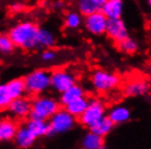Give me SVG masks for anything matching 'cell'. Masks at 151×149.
<instances>
[{
	"label": "cell",
	"instance_id": "6da1fadb",
	"mask_svg": "<svg viewBox=\"0 0 151 149\" xmlns=\"http://www.w3.org/2000/svg\"><path fill=\"white\" fill-rule=\"evenodd\" d=\"M38 28L40 27L32 21H22L14 24L7 34L12 39L15 48L33 50L38 48Z\"/></svg>",
	"mask_w": 151,
	"mask_h": 149
},
{
	"label": "cell",
	"instance_id": "7a4b0ae2",
	"mask_svg": "<svg viewBox=\"0 0 151 149\" xmlns=\"http://www.w3.org/2000/svg\"><path fill=\"white\" fill-rule=\"evenodd\" d=\"M24 82L30 96H40L52 88V72L46 69H36L24 76Z\"/></svg>",
	"mask_w": 151,
	"mask_h": 149
},
{
	"label": "cell",
	"instance_id": "3957f363",
	"mask_svg": "<svg viewBox=\"0 0 151 149\" xmlns=\"http://www.w3.org/2000/svg\"><path fill=\"white\" fill-rule=\"evenodd\" d=\"M59 100L50 96L40 95L32 100L30 119L49 120L60 108Z\"/></svg>",
	"mask_w": 151,
	"mask_h": 149
},
{
	"label": "cell",
	"instance_id": "277c9868",
	"mask_svg": "<svg viewBox=\"0 0 151 149\" xmlns=\"http://www.w3.org/2000/svg\"><path fill=\"white\" fill-rule=\"evenodd\" d=\"M90 82L92 87L98 93H109L118 87L121 83V78L113 72L98 69L92 72Z\"/></svg>",
	"mask_w": 151,
	"mask_h": 149
},
{
	"label": "cell",
	"instance_id": "5b68a950",
	"mask_svg": "<svg viewBox=\"0 0 151 149\" xmlns=\"http://www.w3.org/2000/svg\"><path fill=\"white\" fill-rule=\"evenodd\" d=\"M50 124V137L57 134L68 133L77 124V118L69 113L66 109H59L48 120Z\"/></svg>",
	"mask_w": 151,
	"mask_h": 149
},
{
	"label": "cell",
	"instance_id": "8992f818",
	"mask_svg": "<svg viewBox=\"0 0 151 149\" xmlns=\"http://www.w3.org/2000/svg\"><path fill=\"white\" fill-rule=\"evenodd\" d=\"M105 116H107L105 104L96 98H92L90 99V104L88 106L87 110L78 119V121L82 126L90 128Z\"/></svg>",
	"mask_w": 151,
	"mask_h": 149
},
{
	"label": "cell",
	"instance_id": "52a82bcc",
	"mask_svg": "<svg viewBox=\"0 0 151 149\" xmlns=\"http://www.w3.org/2000/svg\"><path fill=\"white\" fill-rule=\"evenodd\" d=\"M75 84H77V77L72 72L66 69H58L52 72V89L55 93H64Z\"/></svg>",
	"mask_w": 151,
	"mask_h": 149
},
{
	"label": "cell",
	"instance_id": "ba28073f",
	"mask_svg": "<svg viewBox=\"0 0 151 149\" xmlns=\"http://www.w3.org/2000/svg\"><path fill=\"white\" fill-rule=\"evenodd\" d=\"M109 19L106 18L101 10L92 14L84 16L83 26L88 33L93 36H102L106 33Z\"/></svg>",
	"mask_w": 151,
	"mask_h": 149
},
{
	"label": "cell",
	"instance_id": "9c48e42d",
	"mask_svg": "<svg viewBox=\"0 0 151 149\" xmlns=\"http://www.w3.org/2000/svg\"><path fill=\"white\" fill-rule=\"evenodd\" d=\"M106 36L115 43L122 41L125 38L129 37V31L125 21L119 19H109L106 27Z\"/></svg>",
	"mask_w": 151,
	"mask_h": 149
},
{
	"label": "cell",
	"instance_id": "30bf717a",
	"mask_svg": "<svg viewBox=\"0 0 151 149\" xmlns=\"http://www.w3.org/2000/svg\"><path fill=\"white\" fill-rule=\"evenodd\" d=\"M31 110H32V100L24 96L13 99L7 108V111L13 118L21 120L30 118Z\"/></svg>",
	"mask_w": 151,
	"mask_h": 149
},
{
	"label": "cell",
	"instance_id": "8fae6325",
	"mask_svg": "<svg viewBox=\"0 0 151 149\" xmlns=\"http://www.w3.org/2000/svg\"><path fill=\"white\" fill-rule=\"evenodd\" d=\"M150 92V84L146 79L142 78H135L125 84L123 88V93L126 97H141L147 95Z\"/></svg>",
	"mask_w": 151,
	"mask_h": 149
},
{
	"label": "cell",
	"instance_id": "7c38bea8",
	"mask_svg": "<svg viewBox=\"0 0 151 149\" xmlns=\"http://www.w3.org/2000/svg\"><path fill=\"white\" fill-rule=\"evenodd\" d=\"M38 137L27 126V124L21 125L17 132L13 143L14 146L19 149H29L35 145Z\"/></svg>",
	"mask_w": 151,
	"mask_h": 149
},
{
	"label": "cell",
	"instance_id": "4fadbf2b",
	"mask_svg": "<svg viewBox=\"0 0 151 149\" xmlns=\"http://www.w3.org/2000/svg\"><path fill=\"white\" fill-rule=\"evenodd\" d=\"M124 9V0H106L100 10L104 13L107 19H119L123 16Z\"/></svg>",
	"mask_w": 151,
	"mask_h": 149
},
{
	"label": "cell",
	"instance_id": "5bb4252c",
	"mask_svg": "<svg viewBox=\"0 0 151 149\" xmlns=\"http://www.w3.org/2000/svg\"><path fill=\"white\" fill-rule=\"evenodd\" d=\"M19 127L18 123L12 119H9V118L2 119L0 122V140L2 143L12 142L14 139Z\"/></svg>",
	"mask_w": 151,
	"mask_h": 149
},
{
	"label": "cell",
	"instance_id": "9a60e30c",
	"mask_svg": "<svg viewBox=\"0 0 151 149\" xmlns=\"http://www.w3.org/2000/svg\"><path fill=\"white\" fill-rule=\"evenodd\" d=\"M25 124L38 138L50 137V124H49L48 120L30 119L29 118Z\"/></svg>",
	"mask_w": 151,
	"mask_h": 149
},
{
	"label": "cell",
	"instance_id": "2e32d148",
	"mask_svg": "<svg viewBox=\"0 0 151 149\" xmlns=\"http://www.w3.org/2000/svg\"><path fill=\"white\" fill-rule=\"evenodd\" d=\"M107 116H110V119L113 121L115 125H117V124H124L130 120V118H132V111L126 106L117 104V106H114V107H112L110 109V111L107 112Z\"/></svg>",
	"mask_w": 151,
	"mask_h": 149
},
{
	"label": "cell",
	"instance_id": "e0dca14e",
	"mask_svg": "<svg viewBox=\"0 0 151 149\" xmlns=\"http://www.w3.org/2000/svg\"><path fill=\"white\" fill-rule=\"evenodd\" d=\"M86 96V90L82 86L79 84H75L73 86H71L70 88H68L67 90H65L64 93L60 94L59 96V102L63 107H66L67 104H69L72 101L77 100L81 97Z\"/></svg>",
	"mask_w": 151,
	"mask_h": 149
},
{
	"label": "cell",
	"instance_id": "ac0fdd59",
	"mask_svg": "<svg viewBox=\"0 0 151 149\" xmlns=\"http://www.w3.org/2000/svg\"><path fill=\"white\" fill-rule=\"evenodd\" d=\"M6 86H7V89L9 92V94L11 95V97L13 99L23 97L25 94H27L24 77L13 78V79L9 81L8 83H6Z\"/></svg>",
	"mask_w": 151,
	"mask_h": 149
},
{
	"label": "cell",
	"instance_id": "d6986e66",
	"mask_svg": "<svg viewBox=\"0 0 151 149\" xmlns=\"http://www.w3.org/2000/svg\"><path fill=\"white\" fill-rule=\"evenodd\" d=\"M38 48H53L56 45V36L50 30L46 27H40L37 34Z\"/></svg>",
	"mask_w": 151,
	"mask_h": 149
},
{
	"label": "cell",
	"instance_id": "ffe728a7",
	"mask_svg": "<svg viewBox=\"0 0 151 149\" xmlns=\"http://www.w3.org/2000/svg\"><path fill=\"white\" fill-rule=\"evenodd\" d=\"M104 145V137L89 131L87 134L83 135L81 139V149H98Z\"/></svg>",
	"mask_w": 151,
	"mask_h": 149
},
{
	"label": "cell",
	"instance_id": "44dd1931",
	"mask_svg": "<svg viewBox=\"0 0 151 149\" xmlns=\"http://www.w3.org/2000/svg\"><path fill=\"white\" fill-rule=\"evenodd\" d=\"M89 104H90V99L87 96H84V97H81L79 99H77V100L70 102L69 104H67L65 107V109L69 113H71L73 116H76L77 119H79L80 116L84 113V111L87 110Z\"/></svg>",
	"mask_w": 151,
	"mask_h": 149
},
{
	"label": "cell",
	"instance_id": "7402d4cb",
	"mask_svg": "<svg viewBox=\"0 0 151 149\" xmlns=\"http://www.w3.org/2000/svg\"><path fill=\"white\" fill-rule=\"evenodd\" d=\"M114 126H115V124H114L113 121L110 119V116H105L103 119L98 121L93 126H91L90 128H89V131H92L95 134L100 135V136H102V137H105V136H107V135L113 131Z\"/></svg>",
	"mask_w": 151,
	"mask_h": 149
},
{
	"label": "cell",
	"instance_id": "603a6c76",
	"mask_svg": "<svg viewBox=\"0 0 151 149\" xmlns=\"http://www.w3.org/2000/svg\"><path fill=\"white\" fill-rule=\"evenodd\" d=\"M76 7L77 11L81 13L83 16L92 14L96 11H100L101 7L95 4L93 0H76Z\"/></svg>",
	"mask_w": 151,
	"mask_h": 149
},
{
	"label": "cell",
	"instance_id": "cb8c5ba5",
	"mask_svg": "<svg viewBox=\"0 0 151 149\" xmlns=\"http://www.w3.org/2000/svg\"><path fill=\"white\" fill-rule=\"evenodd\" d=\"M83 15L78 11L68 12L64 19L65 27L67 30H77L83 24Z\"/></svg>",
	"mask_w": 151,
	"mask_h": 149
},
{
	"label": "cell",
	"instance_id": "d4e9b609",
	"mask_svg": "<svg viewBox=\"0 0 151 149\" xmlns=\"http://www.w3.org/2000/svg\"><path fill=\"white\" fill-rule=\"evenodd\" d=\"M116 44L117 49L123 53H126V55H132V53L137 52V50L139 48L137 40H135L132 37L125 38V39H123L122 41H118Z\"/></svg>",
	"mask_w": 151,
	"mask_h": 149
},
{
	"label": "cell",
	"instance_id": "484cf974",
	"mask_svg": "<svg viewBox=\"0 0 151 149\" xmlns=\"http://www.w3.org/2000/svg\"><path fill=\"white\" fill-rule=\"evenodd\" d=\"M15 48L12 39L8 34H2L0 36V51L2 55H10Z\"/></svg>",
	"mask_w": 151,
	"mask_h": 149
},
{
	"label": "cell",
	"instance_id": "4316f807",
	"mask_svg": "<svg viewBox=\"0 0 151 149\" xmlns=\"http://www.w3.org/2000/svg\"><path fill=\"white\" fill-rule=\"evenodd\" d=\"M12 100H13V98L8 92L6 84H2L0 86V107H1V109L7 110L8 106L11 104Z\"/></svg>",
	"mask_w": 151,
	"mask_h": 149
},
{
	"label": "cell",
	"instance_id": "83f0119b",
	"mask_svg": "<svg viewBox=\"0 0 151 149\" xmlns=\"http://www.w3.org/2000/svg\"><path fill=\"white\" fill-rule=\"evenodd\" d=\"M57 58L56 51H54L52 48L45 49L44 51L41 53V59L43 62H53Z\"/></svg>",
	"mask_w": 151,
	"mask_h": 149
},
{
	"label": "cell",
	"instance_id": "f1b7e54d",
	"mask_svg": "<svg viewBox=\"0 0 151 149\" xmlns=\"http://www.w3.org/2000/svg\"><path fill=\"white\" fill-rule=\"evenodd\" d=\"M23 9H24V4H23L22 2H19V1H14V2H12V4L9 6V10H10L12 13L22 12Z\"/></svg>",
	"mask_w": 151,
	"mask_h": 149
},
{
	"label": "cell",
	"instance_id": "f546056e",
	"mask_svg": "<svg viewBox=\"0 0 151 149\" xmlns=\"http://www.w3.org/2000/svg\"><path fill=\"white\" fill-rule=\"evenodd\" d=\"M93 1H94L95 4H98L99 6H100V7H102V4H104V2H105L106 0H93Z\"/></svg>",
	"mask_w": 151,
	"mask_h": 149
},
{
	"label": "cell",
	"instance_id": "4dcf8cb0",
	"mask_svg": "<svg viewBox=\"0 0 151 149\" xmlns=\"http://www.w3.org/2000/svg\"><path fill=\"white\" fill-rule=\"evenodd\" d=\"M55 7L56 8L63 7V4H61V2H56V4H55Z\"/></svg>",
	"mask_w": 151,
	"mask_h": 149
},
{
	"label": "cell",
	"instance_id": "1f68e13d",
	"mask_svg": "<svg viewBox=\"0 0 151 149\" xmlns=\"http://www.w3.org/2000/svg\"><path fill=\"white\" fill-rule=\"evenodd\" d=\"M147 4H148V7L151 9V0H147Z\"/></svg>",
	"mask_w": 151,
	"mask_h": 149
},
{
	"label": "cell",
	"instance_id": "d6a6232c",
	"mask_svg": "<svg viewBox=\"0 0 151 149\" xmlns=\"http://www.w3.org/2000/svg\"><path fill=\"white\" fill-rule=\"evenodd\" d=\"M98 149H106L105 144H104V145H102V146H101V147H100V148H98Z\"/></svg>",
	"mask_w": 151,
	"mask_h": 149
}]
</instances>
